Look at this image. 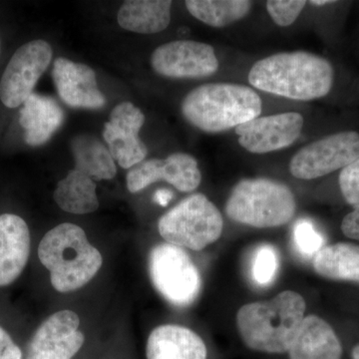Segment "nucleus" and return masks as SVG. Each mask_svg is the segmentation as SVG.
I'll use <instances>...</instances> for the list:
<instances>
[{
    "label": "nucleus",
    "mask_w": 359,
    "mask_h": 359,
    "mask_svg": "<svg viewBox=\"0 0 359 359\" xmlns=\"http://www.w3.org/2000/svg\"><path fill=\"white\" fill-rule=\"evenodd\" d=\"M30 255V231L18 215H0V287L15 282Z\"/></svg>",
    "instance_id": "dca6fc26"
},
{
    "label": "nucleus",
    "mask_w": 359,
    "mask_h": 359,
    "mask_svg": "<svg viewBox=\"0 0 359 359\" xmlns=\"http://www.w3.org/2000/svg\"><path fill=\"white\" fill-rule=\"evenodd\" d=\"M39 257L50 271L52 287L59 292L81 289L103 264L101 252L90 244L83 229L70 223L59 224L45 233Z\"/></svg>",
    "instance_id": "7ed1b4c3"
},
{
    "label": "nucleus",
    "mask_w": 359,
    "mask_h": 359,
    "mask_svg": "<svg viewBox=\"0 0 359 359\" xmlns=\"http://www.w3.org/2000/svg\"><path fill=\"white\" fill-rule=\"evenodd\" d=\"M297 202L289 187L266 178L245 179L233 187L226 214L254 228H276L294 218Z\"/></svg>",
    "instance_id": "39448f33"
},
{
    "label": "nucleus",
    "mask_w": 359,
    "mask_h": 359,
    "mask_svg": "<svg viewBox=\"0 0 359 359\" xmlns=\"http://www.w3.org/2000/svg\"><path fill=\"white\" fill-rule=\"evenodd\" d=\"M149 273L156 290L175 306L186 308L199 297V269L182 248L169 243L155 245L149 255Z\"/></svg>",
    "instance_id": "0eeeda50"
},
{
    "label": "nucleus",
    "mask_w": 359,
    "mask_h": 359,
    "mask_svg": "<svg viewBox=\"0 0 359 359\" xmlns=\"http://www.w3.org/2000/svg\"><path fill=\"white\" fill-rule=\"evenodd\" d=\"M334 1H328V0H313L311 4L316 6H323L325 4H334Z\"/></svg>",
    "instance_id": "2f4dec72"
},
{
    "label": "nucleus",
    "mask_w": 359,
    "mask_h": 359,
    "mask_svg": "<svg viewBox=\"0 0 359 359\" xmlns=\"http://www.w3.org/2000/svg\"><path fill=\"white\" fill-rule=\"evenodd\" d=\"M130 193H138L156 182L165 181L181 192H192L200 186L202 175L197 160L186 153H175L166 159H150L131 168L127 174Z\"/></svg>",
    "instance_id": "f8f14e48"
},
{
    "label": "nucleus",
    "mask_w": 359,
    "mask_h": 359,
    "mask_svg": "<svg viewBox=\"0 0 359 359\" xmlns=\"http://www.w3.org/2000/svg\"><path fill=\"white\" fill-rule=\"evenodd\" d=\"M359 158V134L339 132L314 141L301 149L290 163V171L297 179L320 178L344 169Z\"/></svg>",
    "instance_id": "1a4fd4ad"
},
{
    "label": "nucleus",
    "mask_w": 359,
    "mask_h": 359,
    "mask_svg": "<svg viewBox=\"0 0 359 359\" xmlns=\"http://www.w3.org/2000/svg\"><path fill=\"white\" fill-rule=\"evenodd\" d=\"M187 9L194 18L212 27L222 28L243 20L252 8L247 0H188Z\"/></svg>",
    "instance_id": "b1692460"
},
{
    "label": "nucleus",
    "mask_w": 359,
    "mask_h": 359,
    "mask_svg": "<svg viewBox=\"0 0 359 359\" xmlns=\"http://www.w3.org/2000/svg\"><path fill=\"white\" fill-rule=\"evenodd\" d=\"M171 7L168 0H129L118 11V23L128 32L155 34L169 26Z\"/></svg>",
    "instance_id": "aec40b11"
},
{
    "label": "nucleus",
    "mask_w": 359,
    "mask_h": 359,
    "mask_svg": "<svg viewBox=\"0 0 359 359\" xmlns=\"http://www.w3.org/2000/svg\"><path fill=\"white\" fill-rule=\"evenodd\" d=\"M156 73L173 79H197L215 74L219 61L211 45L177 40L161 45L151 56Z\"/></svg>",
    "instance_id": "9d476101"
},
{
    "label": "nucleus",
    "mask_w": 359,
    "mask_h": 359,
    "mask_svg": "<svg viewBox=\"0 0 359 359\" xmlns=\"http://www.w3.org/2000/svg\"><path fill=\"white\" fill-rule=\"evenodd\" d=\"M172 199H173V193L170 190H167V189L158 190L155 193L154 198H153L156 204L162 205V207H166V205H169Z\"/></svg>",
    "instance_id": "7c9ffc66"
},
{
    "label": "nucleus",
    "mask_w": 359,
    "mask_h": 359,
    "mask_svg": "<svg viewBox=\"0 0 359 359\" xmlns=\"http://www.w3.org/2000/svg\"><path fill=\"white\" fill-rule=\"evenodd\" d=\"M54 201L61 210L71 214H90L99 209L95 182L75 169L58 182L54 191Z\"/></svg>",
    "instance_id": "4be33fe9"
},
{
    "label": "nucleus",
    "mask_w": 359,
    "mask_h": 359,
    "mask_svg": "<svg viewBox=\"0 0 359 359\" xmlns=\"http://www.w3.org/2000/svg\"><path fill=\"white\" fill-rule=\"evenodd\" d=\"M181 110L196 128L219 133L259 117L262 100L244 85L209 83L192 90L182 101Z\"/></svg>",
    "instance_id": "20e7f679"
},
{
    "label": "nucleus",
    "mask_w": 359,
    "mask_h": 359,
    "mask_svg": "<svg viewBox=\"0 0 359 359\" xmlns=\"http://www.w3.org/2000/svg\"><path fill=\"white\" fill-rule=\"evenodd\" d=\"M351 356H353V359H359V344L353 347Z\"/></svg>",
    "instance_id": "473e14b6"
},
{
    "label": "nucleus",
    "mask_w": 359,
    "mask_h": 359,
    "mask_svg": "<svg viewBox=\"0 0 359 359\" xmlns=\"http://www.w3.org/2000/svg\"><path fill=\"white\" fill-rule=\"evenodd\" d=\"M204 340L190 328L160 325L152 330L146 346L147 359H207Z\"/></svg>",
    "instance_id": "a211bd4d"
},
{
    "label": "nucleus",
    "mask_w": 359,
    "mask_h": 359,
    "mask_svg": "<svg viewBox=\"0 0 359 359\" xmlns=\"http://www.w3.org/2000/svg\"><path fill=\"white\" fill-rule=\"evenodd\" d=\"M306 4L304 0H269L266 9L276 25L287 27L297 20Z\"/></svg>",
    "instance_id": "bb28decb"
},
{
    "label": "nucleus",
    "mask_w": 359,
    "mask_h": 359,
    "mask_svg": "<svg viewBox=\"0 0 359 359\" xmlns=\"http://www.w3.org/2000/svg\"><path fill=\"white\" fill-rule=\"evenodd\" d=\"M51 74L59 97L69 107L96 110L105 106L106 97L90 66L59 57L54 61Z\"/></svg>",
    "instance_id": "2eb2a0df"
},
{
    "label": "nucleus",
    "mask_w": 359,
    "mask_h": 359,
    "mask_svg": "<svg viewBox=\"0 0 359 359\" xmlns=\"http://www.w3.org/2000/svg\"><path fill=\"white\" fill-rule=\"evenodd\" d=\"M0 53H1V40H0Z\"/></svg>",
    "instance_id": "72a5a7b5"
},
{
    "label": "nucleus",
    "mask_w": 359,
    "mask_h": 359,
    "mask_svg": "<svg viewBox=\"0 0 359 359\" xmlns=\"http://www.w3.org/2000/svg\"><path fill=\"white\" fill-rule=\"evenodd\" d=\"M223 228L221 212L203 194L189 196L158 222V230L166 243L193 250L218 241Z\"/></svg>",
    "instance_id": "423d86ee"
},
{
    "label": "nucleus",
    "mask_w": 359,
    "mask_h": 359,
    "mask_svg": "<svg viewBox=\"0 0 359 359\" xmlns=\"http://www.w3.org/2000/svg\"><path fill=\"white\" fill-rule=\"evenodd\" d=\"M290 359H341L342 346L334 328L320 316L304 318L289 349Z\"/></svg>",
    "instance_id": "6ab92c4d"
},
{
    "label": "nucleus",
    "mask_w": 359,
    "mask_h": 359,
    "mask_svg": "<svg viewBox=\"0 0 359 359\" xmlns=\"http://www.w3.org/2000/svg\"><path fill=\"white\" fill-rule=\"evenodd\" d=\"M145 115L131 102H122L110 113L104 125L103 138L113 159L123 169H131L145 160L148 148L139 137Z\"/></svg>",
    "instance_id": "9b49d317"
},
{
    "label": "nucleus",
    "mask_w": 359,
    "mask_h": 359,
    "mask_svg": "<svg viewBox=\"0 0 359 359\" xmlns=\"http://www.w3.org/2000/svg\"><path fill=\"white\" fill-rule=\"evenodd\" d=\"M313 266L323 278L359 283V245L349 243L325 245L313 257Z\"/></svg>",
    "instance_id": "5701e85b"
},
{
    "label": "nucleus",
    "mask_w": 359,
    "mask_h": 359,
    "mask_svg": "<svg viewBox=\"0 0 359 359\" xmlns=\"http://www.w3.org/2000/svg\"><path fill=\"white\" fill-rule=\"evenodd\" d=\"M339 187L344 200L353 208L359 205V158L342 169Z\"/></svg>",
    "instance_id": "cd10ccee"
},
{
    "label": "nucleus",
    "mask_w": 359,
    "mask_h": 359,
    "mask_svg": "<svg viewBox=\"0 0 359 359\" xmlns=\"http://www.w3.org/2000/svg\"><path fill=\"white\" fill-rule=\"evenodd\" d=\"M341 231L347 238L359 241V205L342 219Z\"/></svg>",
    "instance_id": "c756f323"
},
{
    "label": "nucleus",
    "mask_w": 359,
    "mask_h": 359,
    "mask_svg": "<svg viewBox=\"0 0 359 359\" xmlns=\"http://www.w3.org/2000/svg\"><path fill=\"white\" fill-rule=\"evenodd\" d=\"M79 316L65 309L52 314L37 328L25 359H71L83 346Z\"/></svg>",
    "instance_id": "ddd939ff"
},
{
    "label": "nucleus",
    "mask_w": 359,
    "mask_h": 359,
    "mask_svg": "<svg viewBox=\"0 0 359 359\" xmlns=\"http://www.w3.org/2000/svg\"><path fill=\"white\" fill-rule=\"evenodd\" d=\"M294 242L297 252L306 259H313L325 247V238L316 230L313 222L299 219L294 226Z\"/></svg>",
    "instance_id": "a878e982"
},
{
    "label": "nucleus",
    "mask_w": 359,
    "mask_h": 359,
    "mask_svg": "<svg viewBox=\"0 0 359 359\" xmlns=\"http://www.w3.org/2000/svg\"><path fill=\"white\" fill-rule=\"evenodd\" d=\"M334 77L330 61L306 51L273 54L255 63L249 73L257 89L297 101L327 95Z\"/></svg>",
    "instance_id": "f257e3e1"
},
{
    "label": "nucleus",
    "mask_w": 359,
    "mask_h": 359,
    "mask_svg": "<svg viewBox=\"0 0 359 359\" xmlns=\"http://www.w3.org/2000/svg\"><path fill=\"white\" fill-rule=\"evenodd\" d=\"M306 313L304 297L285 290L268 302L238 309L237 327L245 346L264 353H285L297 337Z\"/></svg>",
    "instance_id": "f03ea898"
},
{
    "label": "nucleus",
    "mask_w": 359,
    "mask_h": 359,
    "mask_svg": "<svg viewBox=\"0 0 359 359\" xmlns=\"http://www.w3.org/2000/svg\"><path fill=\"white\" fill-rule=\"evenodd\" d=\"M304 118L299 113L263 116L236 127L238 143L254 154L290 147L301 136Z\"/></svg>",
    "instance_id": "4468645a"
},
{
    "label": "nucleus",
    "mask_w": 359,
    "mask_h": 359,
    "mask_svg": "<svg viewBox=\"0 0 359 359\" xmlns=\"http://www.w3.org/2000/svg\"><path fill=\"white\" fill-rule=\"evenodd\" d=\"M52 55L50 44L41 39L21 45L14 52L0 80V100L6 107L13 109L27 100L50 65Z\"/></svg>",
    "instance_id": "6e6552de"
},
{
    "label": "nucleus",
    "mask_w": 359,
    "mask_h": 359,
    "mask_svg": "<svg viewBox=\"0 0 359 359\" xmlns=\"http://www.w3.org/2000/svg\"><path fill=\"white\" fill-rule=\"evenodd\" d=\"M71 152L75 160L74 169L91 179L111 180L117 173L109 149L92 134L76 135L71 140Z\"/></svg>",
    "instance_id": "412c9836"
},
{
    "label": "nucleus",
    "mask_w": 359,
    "mask_h": 359,
    "mask_svg": "<svg viewBox=\"0 0 359 359\" xmlns=\"http://www.w3.org/2000/svg\"><path fill=\"white\" fill-rule=\"evenodd\" d=\"M280 257L273 245L262 244L255 250L250 266L252 280L259 287L271 285L278 276Z\"/></svg>",
    "instance_id": "393cba45"
},
{
    "label": "nucleus",
    "mask_w": 359,
    "mask_h": 359,
    "mask_svg": "<svg viewBox=\"0 0 359 359\" xmlns=\"http://www.w3.org/2000/svg\"><path fill=\"white\" fill-rule=\"evenodd\" d=\"M20 114L25 140L32 147L44 145L50 140L65 119V111L55 99L34 92L22 104Z\"/></svg>",
    "instance_id": "f3484780"
},
{
    "label": "nucleus",
    "mask_w": 359,
    "mask_h": 359,
    "mask_svg": "<svg viewBox=\"0 0 359 359\" xmlns=\"http://www.w3.org/2000/svg\"><path fill=\"white\" fill-rule=\"evenodd\" d=\"M22 351L4 328L0 327V359H23Z\"/></svg>",
    "instance_id": "c85d7f7f"
}]
</instances>
